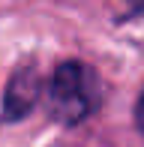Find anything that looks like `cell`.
<instances>
[{
	"label": "cell",
	"mask_w": 144,
	"mask_h": 147,
	"mask_svg": "<svg viewBox=\"0 0 144 147\" xmlns=\"http://www.w3.org/2000/svg\"><path fill=\"white\" fill-rule=\"evenodd\" d=\"M48 117L60 126H81L102 105V78L84 60H60L45 84Z\"/></svg>",
	"instance_id": "1"
},
{
	"label": "cell",
	"mask_w": 144,
	"mask_h": 147,
	"mask_svg": "<svg viewBox=\"0 0 144 147\" xmlns=\"http://www.w3.org/2000/svg\"><path fill=\"white\" fill-rule=\"evenodd\" d=\"M45 96L42 87V75H39L36 63L27 60V63H18L15 69L9 72L3 84V99H0V120L3 123H21L27 114H33L39 99Z\"/></svg>",
	"instance_id": "2"
},
{
	"label": "cell",
	"mask_w": 144,
	"mask_h": 147,
	"mask_svg": "<svg viewBox=\"0 0 144 147\" xmlns=\"http://www.w3.org/2000/svg\"><path fill=\"white\" fill-rule=\"evenodd\" d=\"M132 117H135V129L144 135V87L138 93V99H135V111H132Z\"/></svg>",
	"instance_id": "3"
},
{
	"label": "cell",
	"mask_w": 144,
	"mask_h": 147,
	"mask_svg": "<svg viewBox=\"0 0 144 147\" xmlns=\"http://www.w3.org/2000/svg\"><path fill=\"white\" fill-rule=\"evenodd\" d=\"M132 18H144V0H135V3L120 15V21H132Z\"/></svg>",
	"instance_id": "4"
}]
</instances>
